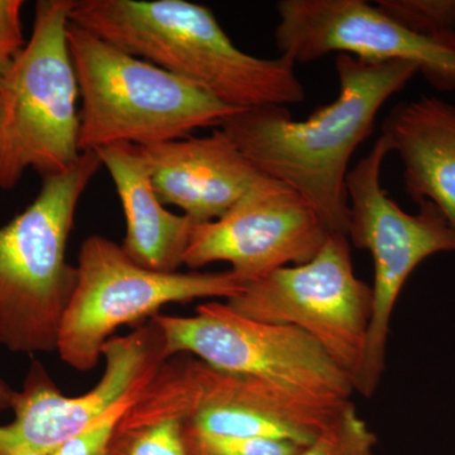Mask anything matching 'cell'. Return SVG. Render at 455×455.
Returning <instances> with one entry per match:
<instances>
[{"instance_id": "cell-20", "label": "cell", "mask_w": 455, "mask_h": 455, "mask_svg": "<svg viewBox=\"0 0 455 455\" xmlns=\"http://www.w3.org/2000/svg\"><path fill=\"white\" fill-rule=\"evenodd\" d=\"M188 455H298L301 445L283 440L214 435L188 427L185 421Z\"/></svg>"}, {"instance_id": "cell-1", "label": "cell", "mask_w": 455, "mask_h": 455, "mask_svg": "<svg viewBox=\"0 0 455 455\" xmlns=\"http://www.w3.org/2000/svg\"><path fill=\"white\" fill-rule=\"evenodd\" d=\"M334 61L339 95L305 121H295L286 107L265 106L232 114L220 128L263 175L304 197L331 235L348 236L350 158L373 133L383 104L418 70L349 55Z\"/></svg>"}, {"instance_id": "cell-26", "label": "cell", "mask_w": 455, "mask_h": 455, "mask_svg": "<svg viewBox=\"0 0 455 455\" xmlns=\"http://www.w3.org/2000/svg\"><path fill=\"white\" fill-rule=\"evenodd\" d=\"M2 130H3V99H2V92H0V140H2Z\"/></svg>"}, {"instance_id": "cell-21", "label": "cell", "mask_w": 455, "mask_h": 455, "mask_svg": "<svg viewBox=\"0 0 455 455\" xmlns=\"http://www.w3.org/2000/svg\"><path fill=\"white\" fill-rule=\"evenodd\" d=\"M146 388V387H145ZM145 388L132 392L116 403L106 414L98 419L73 438L66 440L59 447L49 451V455H108L112 444L116 427L131 409L134 401L140 397Z\"/></svg>"}, {"instance_id": "cell-13", "label": "cell", "mask_w": 455, "mask_h": 455, "mask_svg": "<svg viewBox=\"0 0 455 455\" xmlns=\"http://www.w3.org/2000/svg\"><path fill=\"white\" fill-rule=\"evenodd\" d=\"M106 370L97 386L80 396L62 395L49 373L33 362L17 392L11 423L22 448L52 451L109 411L122 398L145 388L166 362L164 338L154 319L104 344Z\"/></svg>"}, {"instance_id": "cell-25", "label": "cell", "mask_w": 455, "mask_h": 455, "mask_svg": "<svg viewBox=\"0 0 455 455\" xmlns=\"http://www.w3.org/2000/svg\"><path fill=\"white\" fill-rule=\"evenodd\" d=\"M13 455H49V454H47L46 451H37V449L25 448V449H20V451H18L17 453H14Z\"/></svg>"}, {"instance_id": "cell-22", "label": "cell", "mask_w": 455, "mask_h": 455, "mask_svg": "<svg viewBox=\"0 0 455 455\" xmlns=\"http://www.w3.org/2000/svg\"><path fill=\"white\" fill-rule=\"evenodd\" d=\"M22 0H0V47L17 56L25 47L20 13Z\"/></svg>"}, {"instance_id": "cell-6", "label": "cell", "mask_w": 455, "mask_h": 455, "mask_svg": "<svg viewBox=\"0 0 455 455\" xmlns=\"http://www.w3.org/2000/svg\"><path fill=\"white\" fill-rule=\"evenodd\" d=\"M350 400L215 370L200 359L170 358L147 386V409L214 435L283 440L307 447Z\"/></svg>"}, {"instance_id": "cell-3", "label": "cell", "mask_w": 455, "mask_h": 455, "mask_svg": "<svg viewBox=\"0 0 455 455\" xmlns=\"http://www.w3.org/2000/svg\"><path fill=\"white\" fill-rule=\"evenodd\" d=\"M101 167L83 152L70 170L42 179L35 200L0 227V346L13 353H53L77 283L66 260L75 214Z\"/></svg>"}, {"instance_id": "cell-8", "label": "cell", "mask_w": 455, "mask_h": 455, "mask_svg": "<svg viewBox=\"0 0 455 455\" xmlns=\"http://www.w3.org/2000/svg\"><path fill=\"white\" fill-rule=\"evenodd\" d=\"M76 268L77 283L62 319L56 352L79 372L97 367L104 344L121 326L152 319L167 304L230 300L248 283L232 269L152 271L103 235H90L83 242Z\"/></svg>"}, {"instance_id": "cell-4", "label": "cell", "mask_w": 455, "mask_h": 455, "mask_svg": "<svg viewBox=\"0 0 455 455\" xmlns=\"http://www.w3.org/2000/svg\"><path fill=\"white\" fill-rule=\"evenodd\" d=\"M68 42L82 99V154L114 143L146 147L187 139L241 112L71 20Z\"/></svg>"}, {"instance_id": "cell-16", "label": "cell", "mask_w": 455, "mask_h": 455, "mask_svg": "<svg viewBox=\"0 0 455 455\" xmlns=\"http://www.w3.org/2000/svg\"><path fill=\"white\" fill-rule=\"evenodd\" d=\"M382 134L403 164L406 193L434 204L455 235V106L427 95L397 104Z\"/></svg>"}, {"instance_id": "cell-14", "label": "cell", "mask_w": 455, "mask_h": 455, "mask_svg": "<svg viewBox=\"0 0 455 455\" xmlns=\"http://www.w3.org/2000/svg\"><path fill=\"white\" fill-rule=\"evenodd\" d=\"M142 149L161 202L196 224L220 220L267 178L220 128Z\"/></svg>"}, {"instance_id": "cell-12", "label": "cell", "mask_w": 455, "mask_h": 455, "mask_svg": "<svg viewBox=\"0 0 455 455\" xmlns=\"http://www.w3.org/2000/svg\"><path fill=\"white\" fill-rule=\"evenodd\" d=\"M331 233L309 203L266 178L220 220L196 224L184 254L187 267L226 262L245 283L309 262Z\"/></svg>"}, {"instance_id": "cell-17", "label": "cell", "mask_w": 455, "mask_h": 455, "mask_svg": "<svg viewBox=\"0 0 455 455\" xmlns=\"http://www.w3.org/2000/svg\"><path fill=\"white\" fill-rule=\"evenodd\" d=\"M108 455H188L185 421L170 418L118 427Z\"/></svg>"}, {"instance_id": "cell-11", "label": "cell", "mask_w": 455, "mask_h": 455, "mask_svg": "<svg viewBox=\"0 0 455 455\" xmlns=\"http://www.w3.org/2000/svg\"><path fill=\"white\" fill-rule=\"evenodd\" d=\"M275 42L281 56L307 64L335 53L415 66L431 88L455 92V32L419 35L366 0H280Z\"/></svg>"}, {"instance_id": "cell-24", "label": "cell", "mask_w": 455, "mask_h": 455, "mask_svg": "<svg viewBox=\"0 0 455 455\" xmlns=\"http://www.w3.org/2000/svg\"><path fill=\"white\" fill-rule=\"evenodd\" d=\"M14 57L16 56H12L11 53L7 52L3 47H0V76L7 71Z\"/></svg>"}, {"instance_id": "cell-18", "label": "cell", "mask_w": 455, "mask_h": 455, "mask_svg": "<svg viewBox=\"0 0 455 455\" xmlns=\"http://www.w3.org/2000/svg\"><path fill=\"white\" fill-rule=\"evenodd\" d=\"M377 436L350 403L338 420L298 455H374Z\"/></svg>"}, {"instance_id": "cell-9", "label": "cell", "mask_w": 455, "mask_h": 455, "mask_svg": "<svg viewBox=\"0 0 455 455\" xmlns=\"http://www.w3.org/2000/svg\"><path fill=\"white\" fill-rule=\"evenodd\" d=\"M372 301V287L355 276L348 236L331 235L309 262L251 281L243 292L226 302L247 319L300 329L355 382Z\"/></svg>"}, {"instance_id": "cell-23", "label": "cell", "mask_w": 455, "mask_h": 455, "mask_svg": "<svg viewBox=\"0 0 455 455\" xmlns=\"http://www.w3.org/2000/svg\"><path fill=\"white\" fill-rule=\"evenodd\" d=\"M17 391H14L7 382L0 379V411L12 409Z\"/></svg>"}, {"instance_id": "cell-15", "label": "cell", "mask_w": 455, "mask_h": 455, "mask_svg": "<svg viewBox=\"0 0 455 455\" xmlns=\"http://www.w3.org/2000/svg\"><path fill=\"white\" fill-rule=\"evenodd\" d=\"M121 200L125 218L122 247L134 262L158 272H178L196 223L164 208L152 184L142 147L114 143L95 149Z\"/></svg>"}, {"instance_id": "cell-10", "label": "cell", "mask_w": 455, "mask_h": 455, "mask_svg": "<svg viewBox=\"0 0 455 455\" xmlns=\"http://www.w3.org/2000/svg\"><path fill=\"white\" fill-rule=\"evenodd\" d=\"M152 319L163 334L166 361L190 353L223 372L339 400L355 394L349 374L295 326L247 319L218 300L199 305L193 316L158 314Z\"/></svg>"}, {"instance_id": "cell-19", "label": "cell", "mask_w": 455, "mask_h": 455, "mask_svg": "<svg viewBox=\"0 0 455 455\" xmlns=\"http://www.w3.org/2000/svg\"><path fill=\"white\" fill-rule=\"evenodd\" d=\"M383 13L410 31L425 36L455 32V0H377Z\"/></svg>"}, {"instance_id": "cell-7", "label": "cell", "mask_w": 455, "mask_h": 455, "mask_svg": "<svg viewBox=\"0 0 455 455\" xmlns=\"http://www.w3.org/2000/svg\"><path fill=\"white\" fill-rule=\"evenodd\" d=\"M392 147L387 137L374 142L368 155L347 175L349 203L348 239L372 257V316L355 392L372 397L379 390L387 362L388 335L403 286L424 260L434 254L455 252V235L442 212L430 202L418 203L409 214L381 184L383 163Z\"/></svg>"}, {"instance_id": "cell-2", "label": "cell", "mask_w": 455, "mask_h": 455, "mask_svg": "<svg viewBox=\"0 0 455 455\" xmlns=\"http://www.w3.org/2000/svg\"><path fill=\"white\" fill-rule=\"evenodd\" d=\"M70 20L233 109L305 100L291 60L239 50L205 5L187 0H75Z\"/></svg>"}, {"instance_id": "cell-5", "label": "cell", "mask_w": 455, "mask_h": 455, "mask_svg": "<svg viewBox=\"0 0 455 455\" xmlns=\"http://www.w3.org/2000/svg\"><path fill=\"white\" fill-rule=\"evenodd\" d=\"M75 0L36 3L31 38L0 76L3 130L0 188L12 190L27 170L42 179L79 161V85L68 49Z\"/></svg>"}]
</instances>
